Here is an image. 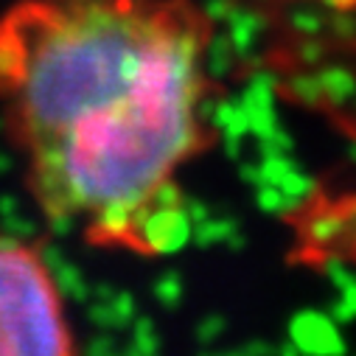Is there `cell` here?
I'll return each mask as SVG.
<instances>
[{
	"label": "cell",
	"instance_id": "1",
	"mask_svg": "<svg viewBox=\"0 0 356 356\" xmlns=\"http://www.w3.org/2000/svg\"><path fill=\"white\" fill-rule=\"evenodd\" d=\"M208 17L191 0H23L0 20V107L42 213L93 244L171 250L174 177L208 146Z\"/></svg>",
	"mask_w": 356,
	"mask_h": 356
},
{
	"label": "cell",
	"instance_id": "2",
	"mask_svg": "<svg viewBox=\"0 0 356 356\" xmlns=\"http://www.w3.org/2000/svg\"><path fill=\"white\" fill-rule=\"evenodd\" d=\"M70 350V328L48 266L31 247L0 238V356Z\"/></svg>",
	"mask_w": 356,
	"mask_h": 356
},
{
	"label": "cell",
	"instance_id": "3",
	"mask_svg": "<svg viewBox=\"0 0 356 356\" xmlns=\"http://www.w3.org/2000/svg\"><path fill=\"white\" fill-rule=\"evenodd\" d=\"M320 3L339 9V12H356V0H320Z\"/></svg>",
	"mask_w": 356,
	"mask_h": 356
}]
</instances>
